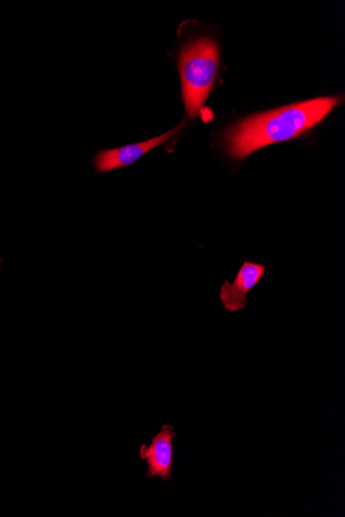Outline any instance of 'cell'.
<instances>
[{
	"mask_svg": "<svg viewBox=\"0 0 345 517\" xmlns=\"http://www.w3.org/2000/svg\"><path fill=\"white\" fill-rule=\"evenodd\" d=\"M338 104V98H321L249 117L227 132V152L243 159L269 145L299 137Z\"/></svg>",
	"mask_w": 345,
	"mask_h": 517,
	"instance_id": "1",
	"label": "cell"
},
{
	"mask_svg": "<svg viewBox=\"0 0 345 517\" xmlns=\"http://www.w3.org/2000/svg\"><path fill=\"white\" fill-rule=\"evenodd\" d=\"M219 64L218 48L209 38L184 45L179 56L182 95L188 116L196 119L214 84Z\"/></svg>",
	"mask_w": 345,
	"mask_h": 517,
	"instance_id": "2",
	"label": "cell"
},
{
	"mask_svg": "<svg viewBox=\"0 0 345 517\" xmlns=\"http://www.w3.org/2000/svg\"><path fill=\"white\" fill-rule=\"evenodd\" d=\"M183 126L184 121L172 129V131L158 138L116 149L99 151L94 156V169H96L97 173L103 174L130 167L149 151L166 144L171 138L177 136L182 131Z\"/></svg>",
	"mask_w": 345,
	"mask_h": 517,
	"instance_id": "3",
	"label": "cell"
},
{
	"mask_svg": "<svg viewBox=\"0 0 345 517\" xmlns=\"http://www.w3.org/2000/svg\"><path fill=\"white\" fill-rule=\"evenodd\" d=\"M176 436L170 425H165L161 433L156 435L149 446L142 445L140 458L147 463L148 478L161 477L169 481L174 469L173 440Z\"/></svg>",
	"mask_w": 345,
	"mask_h": 517,
	"instance_id": "4",
	"label": "cell"
},
{
	"mask_svg": "<svg viewBox=\"0 0 345 517\" xmlns=\"http://www.w3.org/2000/svg\"><path fill=\"white\" fill-rule=\"evenodd\" d=\"M267 267L245 261L234 282L226 281L221 288L219 300L230 312H237L247 305V296L260 283Z\"/></svg>",
	"mask_w": 345,
	"mask_h": 517,
	"instance_id": "5",
	"label": "cell"
},
{
	"mask_svg": "<svg viewBox=\"0 0 345 517\" xmlns=\"http://www.w3.org/2000/svg\"><path fill=\"white\" fill-rule=\"evenodd\" d=\"M2 263H3V260H2V258H0V265H2Z\"/></svg>",
	"mask_w": 345,
	"mask_h": 517,
	"instance_id": "6",
	"label": "cell"
}]
</instances>
